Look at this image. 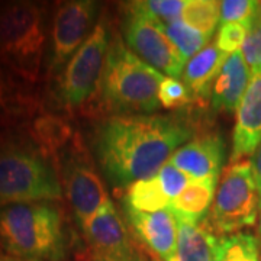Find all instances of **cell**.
Here are the masks:
<instances>
[{"label":"cell","mask_w":261,"mask_h":261,"mask_svg":"<svg viewBox=\"0 0 261 261\" xmlns=\"http://www.w3.org/2000/svg\"><path fill=\"white\" fill-rule=\"evenodd\" d=\"M248 31H250V27H247L244 23L221 25L215 45L219 48L225 56H231L237 51H241L240 48H243Z\"/></svg>","instance_id":"cell-27"},{"label":"cell","mask_w":261,"mask_h":261,"mask_svg":"<svg viewBox=\"0 0 261 261\" xmlns=\"http://www.w3.org/2000/svg\"><path fill=\"white\" fill-rule=\"evenodd\" d=\"M16 103L18 97L15 94L13 84L10 82L9 75L0 67V121H3L13 111V106Z\"/></svg>","instance_id":"cell-30"},{"label":"cell","mask_w":261,"mask_h":261,"mask_svg":"<svg viewBox=\"0 0 261 261\" xmlns=\"http://www.w3.org/2000/svg\"><path fill=\"white\" fill-rule=\"evenodd\" d=\"M260 207H261V196H260Z\"/></svg>","instance_id":"cell-36"},{"label":"cell","mask_w":261,"mask_h":261,"mask_svg":"<svg viewBox=\"0 0 261 261\" xmlns=\"http://www.w3.org/2000/svg\"><path fill=\"white\" fill-rule=\"evenodd\" d=\"M260 260H261V250H260Z\"/></svg>","instance_id":"cell-37"},{"label":"cell","mask_w":261,"mask_h":261,"mask_svg":"<svg viewBox=\"0 0 261 261\" xmlns=\"http://www.w3.org/2000/svg\"><path fill=\"white\" fill-rule=\"evenodd\" d=\"M164 28H166L168 38L171 39V42L174 44V47L177 48L178 53L185 60L193 58L196 54H199L207 45V41L211 39L202 32L189 27L181 19L168 23Z\"/></svg>","instance_id":"cell-23"},{"label":"cell","mask_w":261,"mask_h":261,"mask_svg":"<svg viewBox=\"0 0 261 261\" xmlns=\"http://www.w3.org/2000/svg\"><path fill=\"white\" fill-rule=\"evenodd\" d=\"M45 42V10L39 3L0 5V64L28 82H37Z\"/></svg>","instance_id":"cell-5"},{"label":"cell","mask_w":261,"mask_h":261,"mask_svg":"<svg viewBox=\"0 0 261 261\" xmlns=\"http://www.w3.org/2000/svg\"><path fill=\"white\" fill-rule=\"evenodd\" d=\"M5 261H44V260H35V258H19V257H13V255H6Z\"/></svg>","instance_id":"cell-33"},{"label":"cell","mask_w":261,"mask_h":261,"mask_svg":"<svg viewBox=\"0 0 261 261\" xmlns=\"http://www.w3.org/2000/svg\"><path fill=\"white\" fill-rule=\"evenodd\" d=\"M250 163H251L252 176H254L255 185H257V189H258V193L261 196V142L260 145L257 147V149L254 151V154L251 155Z\"/></svg>","instance_id":"cell-31"},{"label":"cell","mask_w":261,"mask_h":261,"mask_svg":"<svg viewBox=\"0 0 261 261\" xmlns=\"http://www.w3.org/2000/svg\"><path fill=\"white\" fill-rule=\"evenodd\" d=\"M63 186L37 144L15 138H0V207L13 203L56 202Z\"/></svg>","instance_id":"cell-3"},{"label":"cell","mask_w":261,"mask_h":261,"mask_svg":"<svg viewBox=\"0 0 261 261\" xmlns=\"http://www.w3.org/2000/svg\"><path fill=\"white\" fill-rule=\"evenodd\" d=\"M258 233L261 235V218H260V222H258Z\"/></svg>","instance_id":"cell-35"},{"label":"cell","mask_w":261,"mask_h":261,"mask_svg":"<svg viewBox=\"0 0 261 261\" xmlns=\"http://www.w3.org/2000/svg\"><path fill=\"white\" fill-rule=\"evenodd\" d=\"M126 219L137 238L163 261H176L177 224L170 209L141 214L125 209Z\"/></svg>","instance_id":"cell-12"},{"label":"cell","mask_w":261,"mask_h":261,"mask_svg":"<svg viewBox=\"0 0 261 261\" xmlns=\"http://www.w3.org/2000/svg\"><path fill=\"white\" fill-rule=\"evenodd\" d=\"M31 134L38 148L48 157L56 155L73 137L70 123L53 113L39 115L35 118L31 125Z\"/></svg>","instance_id":"cell-19"},{"label":"cell","mask_w":261,"mask_h":261,"mask_svg":"<svg viewBox=\"0 0 261 261\" xmlns=\"http://www.w3.org/2000/svg\"><path fill=\"white\" fill-rule=\"evenodd\" d=\"M171 200L164 193L157 176L132 183L128 186V192L125 196V209L141 214H154L163 209H168Z\"/></svg>","instance_id":"cell-20"},{"label":"cell","mask_w":261,"mask_h":261,"mask_svg":"<svg viewBox=\"0 0 261 261\" xmlns=\"http://www.w3.org/2000/svg\"><path fill=\"white\" fill-rule=\"evenodd\" d=\"M255 13L252 0H224L221 2V25L244 23L251 28Z\"/></svg>","instance_id":"cell-26"},{"label":"cell","mask_w":261,"mask_h":261,"mask_svg":"<svg viewBox=\"0 0 261 261\" xmlns=\"http://www.w3.org/2000/svg\"><path fill=\"white\" fill-rule=\"evenodd\" d=\"M251 80V70L243 53L237 51L226 57L212 87V108L215 111L237 112Z\"/></svg>","instance_id":"cell-15"},{"label":"cell","mask_w":261,"mask_h":261,"mask_svg":"<svg viewBox=\"0 0 261 261\" xmlns=\"http://www.w3.org/2000/svg\"><path fill=\"white\" fill-rule=\"evenodd\" d=\"M186 0H142L130 2L129 6L161 22L164 27L181 19Z\"/></svg>","instance_id":"cell-24"},{"label":"cell","mask_w":261,"mask_h":261,"mask_svg":"<svg viewBox=\"0 0 261 261\" xmlns=\"http://www.w3.org/2000/svg\"><path fill=\"white\" fill-rule=\"evenodd\" d=\"M99 5L93 0H70L57 6L51 27L49 74H58L94 29Z\"/></svg>","instance_id":"cell-9"},{"label":"cell","mask_w":261,"mask_h":261,"mask_svg":"<svg viewBox=\"0 0 261 261\" xmlns=\"http://www.w3.org/2000/svg\"><path fill=\"white\" fill-rule=\"evenodd\" d=\"M157 178H159L164 193L170 197V200L176 199L192 181V178L186 176L181 170H178L176 166H173L170 161L160 168V171L157 173Z\"/></svg>","instance_id":"cell-28"},{"label":"cell","mask_w":261,"mask_h":261,"mask_svg":"<svg viewBox=\"0 0 261 261\" xmlns=\"http://www.w3.org/2000/svg\"><path fill=\"white\" fill-rule=\"evenodd\" d=\"M0 247L19 258L63 261L67 240L61 211L53 202L2 206Z\"/></svg>","instance_id":"cell-2"},{"label":"cell","mask_w":261,"mask_h":261,"mask_svg":"<svg viewBox=\"0 0 261 261\" xmlns=\"http://www.w3.org/2000/svg\"><path fill=\"white\" fill-rule=\"evenodd\" d=\"M218 261H261L260 247L251 233H233L219 243Z\"/></svg>","instance_id":"cell-22"},{"label":"cell","mask_w":261,"mask_h":261,"mask_svg":"<svg viewBox=\"0 0 261 261\" xmlns=\"http://www.w3.org/2000/svg\"><path fill=\"white\" fill-rule=\"evenodd\" d=\"M6 260V255L3 254V251H2V248H0V261H5Z\"/></svg>","instance_id":"cell-34"},{"label":"cell","mask_w":261,"mask_h":261,"mask_svg":"<svg viewBox=\"0 0 261 261\" xmlns=\"http://www.w3.org/2000/svg\"><path fill=\"white\" fill-rule=\"evenodd\" d=\"M226 57L215 44H207L187 63L183 73L187 89L196 96H209L212 93L211 86L215 83Z\"/></svg>","instance_id":"cell-17"},{"label":"cell","mask_w":261,"mask_h":261,"mask_svg":"<svg viewBox=\"0 0 261 261\" xmlns=\"http://www.w3.org/2000/svg\"><path fill=\"white\" fill-rule=\"evenodd\" d=\"M224 157V140L218 135H205L180 147L170 163L192 180H209L219 178Z\"/></svg>","instance_id":"cell-13"},{"label":"cell","mask_w":261,"mask_h":261,"mask_svg":"<svg viewBox=\"0 0 261 261\" xmlns=\"http://www.w3.org/2000/svg\"><path fill=\"white\" fill-rule=\"evenodd\" d=\"M181 20L203 35L211 38L221 22V2L216 0H186Z\"/></svg>","instance_id":"cell-21"},{"label":"cell","mask_w":261,"mask_h":261,"mask_svg":"<svg viewBox=\"0 0 261 261\" xmlns=\"http://www.w3.org/2000/svg\"><path fill=\"white\" fill-rule=\"evenodd\" d=\"M260 193L250 160H240L225 170L215 196L209 222L216 232L229 233L255 224Z\"/></svg>","instance_id":"cell-7"},{"label":"cell","mask_w":261,"mask_h":261,"mask_svg":"<svg viewBox=\"0 0 261 261\" xmlns=\"http://www.w3.org/2000/svg\"><path fill=\"white\" fill-rule=\"evenodd\" d=\"M218 178L192 180L180 195L171 200L170 211L176 221L197 225L205 218L211 205H214L215 189Z\"/></svg>","instance_id":"cell-16"},{"label":"cell","mask_w":261,"mask_h":261,"mask_svg":"<svg viewBox=\"0 0 261 261\" xmlns=\"http://www.w3.org/2000/svg\"><path fill=\"white\" fill-rule=\"evenodd\" d=\"M215 261H218V260H215Z\"/></svg>","instance_id":"cell-38"},{"label":"cell","mask_w":261,"mask_h":261,"mask_svg":"<svg viewBox=\"0 0 261 261\" xmlns=\"http://www.w3.org/2000/svg\"><path fill=\"white\" fill-rule=\"evenodd\" d=\"M94 261H142L141 260L140 254L129 257V258H94Z\"/></svg>","instance_id":"cell-32"},{"label":"cell","mask_w":261,"mask_h":261,"mask_svg":"<svg viewBox=\"0 0 261 261\" xmlns=\"http://www.w3.org/2000/svg\"><path fill=\"white\" fill-rule=\"evenodd\" d=\"M109 47L108 28L100 20L60 74L57 97L61 105L79 108L100 90Z\"/></svg>","instance_id":"cell-6"},{"label":"cell","mask_w":261,"mask_h":261,"mask_svg":"<svg viewBox=\"0 0 261 261\" xmlns=\"http://www.w3.org/2000/svg\"><path fill=\"white\" fill-rule=\"evenodd\" d=\"M123 35L130 49L152 68L166 73L167 77L181 75L186 60L168 38L161 22L128 5Z\"/></svg>","instance_id":"cell-8"},{"label":"cell","mask_w":261,"mask_h":261,"mask_svg":"<svg viewBox=\"0 0 261 261\" xmlns=\"http://www.w3.org/2000/svg\"><path fill=\"white\" fill-rule=\"evenodd\" d=\"M163 80L159 70L125 47L121 38H113L100 86L103 100L111 109L123 113L157 111Z\"/></svg>","instance_id":"cell-4"},{"label":"cell","mask_w":261,"mask_h":261,"mask_svg":"<svg viewBox=\"0 0 261 261\" xmlns=\"http://www.w3.org/2000/svg\"><path fill=\"white\" fill-rule=\"evenodd\" d=\"M190 137V126L173 116L116 115L99 123L93 148L113 186H130L155 177Z\"/></svg>","instance_id":"cell-1"},{"label":"cell","mask_w":261,"mask_h":261,"mask_svg":"<svg viewBox=\"0 0 261 261\" xmlns=\"http://www.w3.org/2000/svg\"><path fill=\"white\" fill-rule=\"evenodd\" d=\"M245 63L248 64L251 73L261 70V22L252 20V25L241 48Z\"/></svg>","instance_id":"cell-29"},{"label":"cell","mask_w":261,"mask_h":261,"mask_svg":"<svg viewBox=\"0 0 261 261\" xmlns=\"http://www.w3.org/2000/svg\"><path fill=\"white\" fill-rule=\"evenodd\" d=\"M219 243L205 226L177 221V252L176 261H215Z\"/></svg>","instance_id":"cell-18"},{"label":"cell","mask_w":261,"mask_h":261,"mask_svg":"<svg viewBox=\"0 0 261 261\" xmlns=\"http://www.w3.org/2000/svg\"><path fill=\"white\" fill-rule=\"evenodd\" d=\"M261 142V70L251 73V80L237 111L233 128L232 163L252 155Z\"/></svg>","instance_id":"cell-14"},{"label":"cell","mask_w":261,"mask_h":261,"mask_svg":"<svg viewBox=\"0 0 261 261\" xmlns=\"http://www.w3.org/2000/svg\"><path fill=\"white\" fill-rule=\"evenodd\" d=\"M82 229L94 258H129L138 254L111 200L82 224Z\"/></svg>","instance_id":"cell-11"},{"label":"cell","mask_w":261,"mask_h":261,"mask_svg":"<svg viewBox=\"0 0 261 261\" xmlns=\"http://www.w3.org/2000/svg\"><path fill=\"white\" fill-rule=\"evenodd\" d=\"M160 105L166 109H178L190 102V90L174 77H164L159 89Z\"/></svg>","instance_id":"cell-25"},{"label":"cell","mask_w":261,"mask_h":261,"mask_svg":"<svg viewBox=\"0 0 261 261\" xmlns=\"http://www.w3.org/2000/svg\"><path fill=\"white\" fill-rule=\"evenodd\" d=\"M61 178L80 225L109 202L93 164L80 151H65L61 161Z\"/></svg>","instance_id":"cell-10"}]
</instances>
